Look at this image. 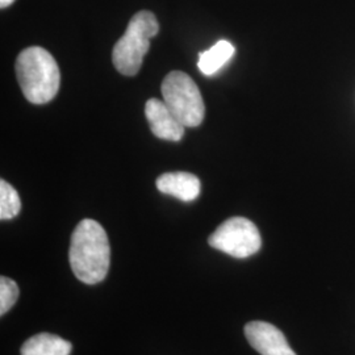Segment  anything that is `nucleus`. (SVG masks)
Returning <instances> with one entry per match:
<instances>
[{
  "label": "nucleus",
  "instance_id": "nucleus-7",
  "mask_svg": "<svg viewBox=\"0 0 355 355\" xmlns=\"http://www.w3.org/2000/svg\"><path fill=\"white\" fill-rule=\"evenodd\" d=\"M145 116L155 137L174 142L183 139L186 127L178 121L164 101L149 99L145 104Z\"/></svg>",
  "mask_w": 355,
  "mask_h": 355
},
{
  "label": "nucleus",
  "instance_id": "nucleus-13",
  "mask_svg": "<svg viewBox=\"0 0 355 355\" xmlns=\"http://www.w3.org/2000/svg\"><path fill=\"white\" fill-rule=\"evenodd\" d=\"M15 0H0V7L1 8H7V7H10L11 4H12Z\"/></svg>",
  "mask_w": 355,
  "mask_h": 355
},
{
  "label": "nucleus",
  "instance_id": "nucleus-4",
  "mask_svg": "<svg viewBox=\"0 0 355 355\" xmlns=\"http://www.w3.org/2000/svg\"><path fill=\"white\" fill-rule=\"evenodd\" d=\"M162 96L168 110L184 127L202 124L205 114L203 96L190 76L183 71H171L162 82Z\"/></svg>",
  "mask_w": 355,
  "mask_h": 355
},
{
  "label": "nucleus",
  "instance_id": "nucleus-10",
  "mask_svg": "<svg viewBox=\"0 0 355 355\" xmlns=\"http://www.w3.org/2000/svg\"><path fill=\"white\" fill-rule=\"evenodd\" d=\"M234 53L236 49L232 42L220 40L211 49L199 53L198 67L204 76H215L233 58Z\"/></svg>",
  "mask_w": 355,
  "mask_h": 355
},
{
  "label": "nucleus",
  "instance_id": "nucleus-11",
  "mask_svg": "<svg viewBox=\"0 0 355 355\" xmlns=\"http://www.w3.org/2000/svg\"><path fill=\"white\" fill-rule=\"evenodd\" d=\"M21 209V202L17 191L6 180H0V218L11 220L19 215Z\"/></svg>",
  "mask_w": 355,
  "mask_h": 355
},
{
  "label": "nucleus",
  "instance_id": "nucleus-9",
  "mask_svg": "<svg viewBox=\"0 0 355 355\" xmlns=\"http://www.w3.org/2000/svg\"><path fill=\"white\" fill-rule=\"evenodd\" d=\"M20 353L21 355H70L71 343L55 334L40 333L26 340Z\"/></svg>",
  "mask_w": 355,
  "mask_h": 355
},
{
  "label": "nucleus",
  "instance_id": "nucleus-5",
  "mask_svg": "<svg viewBox=\"0 0 355 355\" xmlns=\"http://www.w3.org/2000/svg\"><path fill=\"white\" fill-rule=\"evenodd\" d=\"M208 243L216 250L243 259L259 252L262 240L253 221L245 217H232L216 229Z\"/></svg>",
  "mask_w": 355,
  "mask_h": 355
},
{
  "label": "nucleus",
  "instance_id": "nucleus-6",
  "mask_svg": "<svg viewBox=\"0 0 355 355\" xmlns=\"http://www.w3.org/2000/svg\"><path fill=\"white\" fill-rule=\"evenodd\" d=\"M245 336L261 355H296L284 334L272 324L252 321L245 327Z\"/></svg>",
  "mask_w": 355,
  "mask_h": 355
},
{
  "label": "nucleus",
  "instance_id": "nucleus-3",
  "mask_svg": "<svg viewBox=\"0 0 355 355\" xmlns=\"http://www.w3.org/2000/svg\"><path fill=\"white\" fill-rule=\"evenodd\" d=\"M159 32V24L154 13H136L125 33L117 41L112 51V62L123 76H133L140 71L145 54L150 48V40Z\"/></svg>",
  "mask_w": 355,
  "mask_h": 355
},
{
  "label": "nucleus",
  "instance_id": "nucleus-12",
  "mask_svg": "<svg viewBox=\"0 0 355 355\" xmlns=\"http://www.w3.org/2000/svg\"><path fill=\"white\" fill-rule=\"evenodd\" d=\"M19 297V287L10 278H0V315H6Z\"/></svg>",
  "mask_w": 355,
  "mask_h": 355
},
{
  "label": "nucleus",
  "instance_id": "nucleus-1",
  "mask_svg": "<svg viewBox=\"0 0 355 355\" xmlns=\"http://www.w3.org/2000/svg\"><path fill=\"white\" fill-rule=\"evenodd\" d=\"M69 259L76 279L86 284H96L105 279L111 263V248L108 236L98 221L85 218L76 225Z\"/></svg>",
  "mask_w": 355,
  "mask_h": 355
},
{
  "label": "nucleus",
  "instance_id": "nucleus-8",
  "mask_svg": "<svg viewBox=\"0 0 355 355\" xmlns=\"http://www.w3.org/2000/svg\"><path fill=\"white\" fill-rule=\"evenodd\" d=\"M200 180L190 173H166L157 179V189L182 202H193L200 193Z\"/></svg>",
  "mask_w": 355,
  "mask_h": 355
},
{
  "label": "nucleus",
  "instance_id": "nucleus-2",
  "mask_svg": "<svg viewBox=\"0 0 355 355\" xmlns=\"http://www.w3.org/2000/svg\"><path fill=\"white\" fill-rule=\"evenodd\" d=\"M16 76L28 102L45 104L55 98L61 74L51 53L40 46L21 51L16 60Z\"/></svg>",
  "mask_w": 355,
  "mask_h": 355
}]
</instances>
